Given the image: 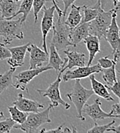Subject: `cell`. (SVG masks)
<instances>
[{
	"mask_svg": "<svg viewBox=\"0 0 120 133\" xmlns=\"http://www.w3.org/2000/svg\"><path fill=\"white\" fill-rule=\"evenodd\" d=\"M93 94L94 92L92 89H88L82 86L80 82V79H76L72 92L66 94V97L74 104L76 109V117L82 121H85V118L82 113L83 107L89 98Z\"/></svg>",
	"mask_w": 120,
	"mask_h": 133,
	"instance_id": "1",
	"label": "cell"
},
{
	"mask_svg": "<svg viewBox=\"0 0 120 133\" xmlns=\"http://www.w3.org/2000/svg\"><path fill=\"white\" fill-rule=\"evenodd\" d=\"M53 109L50 104L47 109L42 112H30L24 122V123L19 125V126L15 127V129H19L25 132L32 133L39 132V128L42 125L46 123H51L52 120L49 118V113Z\"/></svg>",
	"mask_w": 120,
	"mask_h": 133,
	"instance_id": "2",
	"label": "cell"
},
{
	"mask_svg": "<svg viewBox=\"0 0 120 133\" xmlns=\"http://www.w3.org/2000/svg\"><path fill=\"white\" fill-rule=\"evenodd\" d=\"M23 22L22 18L17 20L0 18V36L3 38V43L9 45L15 38L22 39L24 37L22 30Z\"/></svg>",
	"mask_w": 120,
	"mask_h": 133,
	"instance_id": "3",
	"label": "cell"
},
{
	"mask_svg": "<svg viewBox=\"0 0 120 133\" xmlns=\"http://www.w3.org/2000/svg\"><path fill=\"white\" fill-rule=\"evenodd\" d=\"M53 35L51 41L57 51L62 50L68 46H72V43L70 39L71 29L65 23V19L58 17L57 22L52 27Z\"/></svg>",
	"mask_w": 120,
	"mask_h": 133,
	"instance_id": "4",
	"label": "cell"
},
{
	"mask_svg": "<svg viewBox=\"0 0 120 133\" xmlns=\"http://www.w3.org/2000/svg\"><path fill=\"white\" fill-rule=\"evenodd\" d=\"M115 10L113 9L106 12L103 9H101L96 18L89 22L90 34L96 36L99 39L105 38L106 32L111 25L112 14Z\"/></svg>",
	"mask_w": 120,
	"mask_h": 133,
	"instance_id": "5",
	"label": "cell"
},
{
	"mask_svg": "<svg viewBox=\"0 0 120 133\" xmlns=\"http://www.w3.org/2000/svg\"><path fill=\"white\" fill-rule=\"evenodd\" d=\"M62 74L61 72H59L57 78L50 84V85L46 89H36V91L39 92L41 96L42 97H48L50 99L51 105L53 108L57 107L58 105H62L65 109L68 110L70 109V105L65 102L60 94L59 86L60 83L62 82Z\"/></svg>",
	"mask_w": 120,
	"mask_h": 133,
	"instance_id": "6",
	"label": "cell"
},
{
	"mask_svg": "<svg viewBox=\"0 0 120 133\" xmlns=\"http://www.w3.org/2000/svg\"><path fill=\"white\" fill-rule=\"evenodd\" d=\"M117 10H115L112 14V22L110 26L109 27L106 34H105V40L109 43L113 53V60L115 62H118L120 58V37L119 29L117 24Z\"/></svg>",
	"mask_w": 120,
	"mask_h": 133,
	"instance_id": "7",
	"label": "cell"
},
{
	"mask_svg": "<svg viewBox=\"0 0 120 133\" xmlns=\"http://www.w3.org/2000/svg\"><path fill=\"white\" fill-rule=\"evenodd\" d=\"M52 69V68L48 65L36 68V69H29L28 70H25L19 72L16 76H14L16 78L15 82L12 84V85L16 89H20L22 91H25L29 92L27 85L36 76H38L39 74L42 73L43 72L48 71Z\"/></svg>",
	"mask_w": 120,
	"mask_h": 133,
	"instance_id": "8",
	"label": "cell"
},
{
	"mask_svg": "<svg viewBox=\"0 0 120 133\" xmlns=\"http://www.w3.org/2000/svg\"><path fill=\"white\" fill-rule=\"evenodd\" d=\"M102 69L99 65V63L94 65H84L79 66L73 70H69L63 74L62 77V80L64 82H67L69 80H76V79H81L87 78L92 74L99 73L102 72Z\"/></svg>",
	"mask_w": 120,
	"mask_h": 133,
	"instance_id": "9",
	"label": "cell"
},
{
	"mask_svg": "<svg viewBox=\"0 0 120 133\" xmlns=\"http://www.w3.org/2000/svg\"><path fill=\"white\" fill-rule=\"evenodd\" d=\"M101 105L102 102L99 98L95 99L94 103L92 105H88L85 103L82 109V113L87 115L89 117H90L95 122V123H97V122L99 120L108 118H120L119 115L113 114L112 111H110V112L109 113L105 112L102 109Z\"/></svg>",
	"mask_w": 120,
	"mask_h": 133,
	"instance_id": "10",
	"label": "cell"
},
{
	"mask_svg": "<svg viewBox=\"0 0 120 133\" xmlns=\"http://www.w3.org/2000/svg\"><path fill=\"white\" fill-rule=\"evenodd\" d=\"M56 11V7L52 5V7L46 8L43 6V15L41 22V31L42 36V48L45 52L48 53L47 44H46V37L49 32L52 29L54 22V12Z\"/></svg>",
	"mask_w": 120,
	"mask_h": 133,
	"instance_id": "11",
	"label": "cell"
},
{
	"mask_svg": "<svg viewBox=\"0 0 120 133\" xmlns=\"http://www.w3.org/2000/svg\"><path fill=\"white\" fill-rule=\"evenodd\" d=\"M29 52V69H36L44 66L49 62V53L42 50L36 45L31 44L28 47Z\"/></svg>",
	"mask_w": 120,
	"mask_h": 133,
	"instance_id": "12",
	"label": "cell"
},
{
	"mask_svg": "<svg viewBox=\"0 0 120 133\" xmlns=\"http://www.w3.org/2000/svg\"><path fill=\"white\" fill-rule=\"evenodd\" d=\"M30 43H26L25 45L9 48V50L11 53V57L8 58V64L12 68L21 67L24 65L25 56L28 50V47Z\"/></svg>",
	"mask_w": 120,
	"mask_h": 133,
	"instance_id": "13",
	"label": "cell"
},
{
	"mask_svg": "<svg viewBox=\"0 0 120 133\" xmlns=\"http://www.w3.org/2000/svg\"><path fill=\"white\" fill-rule=\"evenodd\" d=\"M13 105H15L21 111L27 113L38 112H39L40 109L44 108V105L39 102L25 98L21 93L18 95L16 100L13 102Z\"/></svg>",
	"mask_w": 120,
	"mask_h": 133,
	"instance_id": "14",
	"label": "cell"
},
{
	"mask_svg": "<svg viewBox=\"0 0 120 133\" xmlns=\"http://www.w3.org/2000/svg\"><path fill=\"white\" fill-rule=\"evenodd\" d=\"M63 52L66 55L67 62L59 72L63 73L66 69H72L73 67L85 65V56L84 53L76 52V50H64Z\"/></svg>",
	"mask_w": 120,
	"mask_h": 133,
	"instance_id": "15",
	"label": "cell"
},
{
	"mask_svg": "<svg viewBox=\"0 0 120 133\" xmlns=\"http://www.w3.org/2000/svg\"><path fill=\"white\" fill-rule=\"evenodd\" d=\"M90 35L89 22L80 23L73 29H71L70 39L73 47H76L80 42Z\"/></svg>",
	"mask_w": 120,
	"mask_h": 133,
	"instance_id": "16",
	"label": "cell"
},
{
	"mask_svg": "<svg viewBox=\"0 0 120 133\" xmlns=\"http://www.w3.org/2000/svg\"><path fill=\"white\" fill-rule=\"evenodd\" d=\"M83 42L85 44L87 50L89 51V53L88 65H91L96 56L101 52L99 38L95 35L90 34L83 40Z\"/></svg>",
	"mask_w": 120,
	"mask_h": 133,
	"instance_id": "17",
	"label": "cell"
},
{
	"mask_svg": "<svg viewBox=\"0 0 120 133\" xmlns=\"http://www.w3.org/2000/svg\"><path fill=\"white\" fill-rule=\"evenodd\" d=\"M89 77V80L91 82L92 89L96 95H97L98 96H99L107 101H112V102L115 101L113 97L109 92V89H107L106 85H105L102 82H99L96 78L94 74L90 75Z\"/></svg>",
	"mask_w": 120,
	"mask_h": 133,
	"instance_id": "18",
	"label": "cell"
},
{
	"mask_svg": "<svg viewBox=\"0 0 120 133\" xmlns=\"http://www.w3.org/2000/svg\"><path fill=\"white\" fill-rule=\"evenodd\" d=\"M19 5L13 0H2L0 2L1 19H12V17L19 10Z\"/></svg>",
	"mask_w": 120,
	"mask_h": 133,
	"instance_id": "19",
	"label": "cell"
},
{
	"mask_svg": "<svg viewBox=\"0 0 120 133\" xmlns=\"http://www.w3.org/2000/svg\"><path fill=\"white\" fill-rule=\"evenodd\" d=\"M66 62H67V58H64V60H62L59 56L56 47L50 43L48 65L51 66L52 69H55L56 72H60L61 69L65 65Z\"/></svg>",
	"mask_w": 120,
	"mask_h": 133,
	"instance_id": "20",
	"label": "cell"
},
{
	"mask_svg": "<svg viewBox=\"0 0 120 133\" xmlns=\"http://www.w3.org/2000/svg\"><path fill=\"white\" fill-rule=\"evenodd\" d=\"M83 6H78L76 5L74 3L71 5V11L67 17V19H65V23L70 28L73 29L76 26H77L79 24L81 23V21L82 19V10Z\"/></svg>",
	"mask_w": 120,
	"mask_h": 133,
	"instance_id": "21",
	"label": "cell"
},
{
	"mask_svg": "<svg viewBox=\"0 0 120 133\" xmlns=\"http://www.w3.org/2000/svg\"><path fill=\"white\" fill-rule=\"evenodd\" d=\"M101 9H102V8L101 7L99 0L97 1L96 5L94 7H89L87 5H84L83 10H82L83 16H82L81 23L90 22L91 21L96 19V16H98L99 11L101 10Z\"/></svg>",
	"mask_w": 120,
	"mask_h": 133,
	"instance_id": "22",
	"label": "cell"
},
{
	"mask_svg": "<svg viewBox=\"0 0 120 133\" xmlns=\"http://www.w3.org/2000/svg\"><path fill=\"white\" fill-rule=\"evenodd\" d=\"M16 68L10 67V69L5 73L0 74V95L9 87L12 85L13 74L16 71Z\"/></svg>",
	"mask_w": 120,
	"mask_h": 133,
	"instance_id": "23",
	"label": "cell"
},
{
	"mask_svg": "<svg viewBox=\"0 0 120 133\" xmlns=\"http://www.w3.org/2000/svg\"><path fill=\"white\" fill-rule=\"evenodd\" d=\"M32 3H33V0H22V3L19 5V10L12 17V19L19 14H22V16L21 18H22V22L24 23L27 19L29 12H31V9L32 8Z\"/></svg>",
	"mask_w": 120,
	"mask_h": 133,
	"instance_id": "24",
	"label": "cell"
},
{
	"mask_svg": "<svg viewBox=\"0 0 120 133\" xmlns=\"http://www.w3.org/2000/svg\"><path fill=\"white\" fill-rule=\"evenodd\" d=\"M8 110L9 112V114L11 115V118L16 122V123L21 125L22 123H24V122L25 121L28 113L25 112L23 111H21L18 108H16L15 105L13 106H9L8 107Z\"/></svg>",
	"mask_w": 120,
	"mask_h": 133,
	"instance_id": "25",
	"label": "cell"
},
{
	"mask_svg": "<svg viewBox=\"0 0 120 133\" xmlns=\"http://www.w3.org/2000/svg\"><path fill=\"white\" fill-rule=\"evenodd\" d=\"M116 64H114L112 67L108 69H102V78L106 82L107 85L111 86L116 81Z\"/></svg>",
	"mask_w": 120,
	"mask_h": 133,
	"instance_id": "26",
	"label": "cell"
},
{
	"mask_svg": "<svg viewBox=\"0 0 120 133\" xmlns=\"http://www.w3.org/2000/svg\"><path fill=\"white\" fill-rule=\"evenodd\" d=\"M16 122L11 118H6L5 120L0 122V133H9L12 129L16 125Z\"/></svg>",
	"mask_w": 120,
	"mask_h": 133,
	"instance_id": "27",
	"label": "cell"
},
{
	"mask_svg": "<svg viewBox=\"0 0 120 133\" xmlns=\"http://www.w3.org/2000/svg\"><path fill=\"white\" fill-rule=\"evenodd\" d=\"M116 123L115 120H112V122H110L108 124L103 125H97V123H96L95 126H93L92 129H89L87 131V132L89 133H104L105 132H109L110 128Z\"/></svg>",
	"mask_w": 120,
	"mask_h": 133,
	"instance_id": "28",
	"label": "cell"
},
{
	"mask_svg": "<svg viewBox=\"0 0 120 133\" xmlns=\"http://www.w3.org/2000/svg\"><path fill=\"white\" fill-rule=\"evenodd\" d=\"M48 1H51V0H33L32 9H33V14L35 18V23H36L38 21V15L41 9L45 5V3Z\"/></svg>",
	"mask_w": 120,
	"mask_h": 133,
	"instance_id": "29",
	"label": "cell"
},
{
	"mask_svg": "<svg viewBox=\"0 0 120 133\" xmlns=\"http://www.w3.org/2000/svg\"><path fill=\"white\" fill-rule=\"evenodd\" d=\"M98 63L100 66L102 67V69H108L112 67L114 64H116L117 62H115L113 59H110L109 56H105L99 58L98 60Z\"/></svg>",
	"mask_w": 120,
	"mask_h": 133,
	"instance_id": "30",
	"label": "cell"
},
{
	"mask_svg": "<svg viewBox=\"0 0 120 133\" xmlns=\"http://www.w3.org/2000/svg\"><path fill=\"white\" fill-rule=\"evenodd\" d=\"M11 57V53L9 49L5 47L3 42H0V60H5Z\"/></svg>",
	"mask_w": 120,
	"mask_h": 133,
	"instance_id": "31",
	"label": "cell"
},
{
	"mask_svg": "<svg viewBox=\"0 0 120 133\" xmlns=\"http://www.w3.org/2000/svg\"><path fill=\"white\" fill-rule=\"evenodd\" d=\"M107 89L109 90H110L114 95L118 97V98L119 99L120 102V81H116L111 86H109V85H106Z\"/></svg>",
	"mask_w": 120,
	"mask_h": 133,
	"instance_id": "32",
	"label": "cell"
},
{
	"mask_svg": "<svg viewBox=\"0 0 120 133\" xmlns=\"http://www.w3.org/2000/svg\"><path fill=\"white\" fill-rule=\"evenodd\" d=\"M75 1L76 0H62L63 4H64V9L62 11V18L65 19L68 9L69 8V6H71L72 4H73L75 2Z\"/></svg>",
	"mask_w": 120,
	"mask_h": 133,
	"instance_id": "33",
	"label": "cell"
},
{
	"mask_svg": "<svg viewBox=\"0 0 120 133\" xmlns=\"http://www.w3.org/2000/svg\"><path fill=\"white\" fill-rule=\"evenodd\" d=\"M62 126L63 125L59 126L56 129H42V130L39 131V132H46V133H62Z\"/></svg>",
	"mask_w": 120,
	"mask_h": 133,
	"instance_id": "34",
	"label": "cell"
},
{
	"mask_svg": "<svg viewBox=\"0 0 120 133\" xmlns=\"http://www.w3.org/2000/svg\"><path fill=\"white\" fill-rule=\"evenodd\" d=\"M112 113L115 115H119L120 116V102L119 103L113 104L112 106Z\"/></svg>",
	"mask_w": 120,
	"mask_h": 133,
	"instance_id": "35",
	"label": "cell"
},
{
	"mask_svg": "<svg viewBox=\"0 0 120 133\" xmlns=\"http://www.w3.org/2000/svg\"><path fill=\"white\" fill-rule=\"evenodd\" d=\"M52 2L53 5L56 7V11H57L58 12V16L59 17H62V11L61 10L59 5H58V0H51Z\"/></svg>",
	"mask_w": 120,
	"mask_h": 133,
	"instance_id": "36",
	"label": "cell"
},
{
	"mask_svg": "<svg viewBox=\"0 0 120 133\" xmlns=\"http://www.w3.org/2000/svg\"><path fill=\"white\" fill-rule=\"evenodd\" d=\"M109 132H112L115 133H120V124L118 126H116V127H115V126L112 125V126L110 128Z\"/></svg>",
	"mask_w": 120,
	"mask_h": 133,
	"instance_id": "37",
	"label": "cell"
},
{
	"mask_svg": "<svg viewBox=\"0 0 120 133\" xmlns=\"http://www.w3.org/2000/svg\"><path fill=\"white\" fill-rule=\"evenodd\" d=\"M112 2L115 6V9L119 11L120 9V0H112Z\"/></svg>",
	"mask_w": 120,
	"mask_h": 133,
	"instance_id": "38",
	"label": "cell"
},
{
	"mask_svg": "<svg viewBox=\"0 0 120 133\" xmlns=\"http://www.w3.org/2000/svg\"><path fill=\"white\" fill-rule=\"evenodd\" d=\"M99 1H100L101 7L104 9H105V5H107V3H108V2H109V0H99Z\"/></svg>",
	"mask_w": 120,
	"mask_h": 133,
	"instance_id": "39",
	"label": "cell"
},
{
	"mask_svg": "<svg viewBox=\"0 0 120 133\" xmlns=\"http://www.w3.org/2000/svg\"><path fill=\"white\" fill-rule=\"evenodd\" d=\"M65 132H72V131L69 129V128H68V127H65V129L62 130V133H65Z\"/></svg>",
	"mask_w": 120,
	"mask_h": 133,
	"instance_id": "40",
	"label": "cell"
},
{
	"mask_svg": "<svg viewBox=\"0 0 120 133\" xmlns=\"http://www.w3.org/2000/svg\"><path fill=\"white\" fill-rule=\"evenodd\" d=\"M72 133L77 132V129H76V128L75 126H73V125H72Z\"/></svg>",
	"mask_w": 120,
	"mask_h": 133,
	"instance_id": "41",
	"label": "cell"
},
{
	"mask_svg": "<svg viewBox=\"0 0 120 133\" xmlns=\"http://www.w3.org/2000/svg\"><path fill=\"white\" fill-rule=\"evenodd\" d=\"M3 117H4V115H3V112L0 111V118H3Z\"/></svg>",
	"mask_w": 120,
	"mask_h": 133,
	"instance_id": "42",
	"label": "cell"
},
{
	"mask_svg": "<svg viewBox=\"0 0 120 133\" xmlns=\"http://www.w3.org/2000/svg\"><path fill=\"white\" fill-rule=\"evenodd\" d=\"M13 1H15V2H19V1H21V0H13Z\"/></svg>",
	"mask_w": 120,
	"mask_h": 133,
	"instance_id": "43",
	"label": "cell"
},
{
	"mask_svg": "<svg viewBox=\"0 0 120 133\" xmlns=\"http://www.w3.org/2000/svg\"><path fill=\"white\" fill-rule=\"evenodd\" d=\"M119 37H120V30H119Z\"/></svg>",
	"mask_w": 120,
	"mask_h": 133,
	"instance_id": "44",
	"label": "cell"
},
{
	"mask_svg": "<svg viewBox=\"0 0 120 133\" xmlns=\"http://www.w3.org/2000/svg\"><path fill=\"white\" fill-rule=\"evenodd\" d=\"M1 1H2V0H0V2H1Z\"/></svg>",
	"mask_w": 120,
	"mask_h": 133,
	"instance_id": "45",
	"label": "cell"
}]
</instances>
